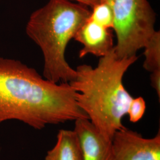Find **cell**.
Returning a JSON list of instances; mask_svg holds the SVG:
<instances>
[{
  "label": "cell",
  "mask_w": 160,
  "mask_h": 160,
  "mask_svg": "<svg viewBox=\"0 0 160 160\" xmlns=\"http://www.w3.org/2000/svg\"><path fill=\"white\" fill-rule=\"evenodd\" d=\"M151 84L157 92V94L160 98V69L155 70L151 72Z\"/></svg>",
  "instance_id": "cell-12"
},
{
  "label": "cell",
  "mask_w": 160,
  "mask_h": 160,
  "mask_svg": "<svg viewBox=\"0 0 160 160\" xmlns=\"http://www.w3.org/2000/svg\"><path fill=\"white\" fill-rule=\"evenodd\" d=\"M90 15L88 7L70 0H49L31 14L26 32L42 52L45 79L55 83L74 80L76 71L67 62L65 51Z\"/></svg>",
  "instance_id": "cell-3"
},
{
  "label": "cell",
  "mask_w": 160,
  "mask_h": 160,
  "mask_svg": "<svg viewBox=\"0 0 160 160\" xmlns=\"http://www.w3.org/2000/svg\"><path fill=\"white\" fill-rule=\"evenodd\" d=\"M112 145L114 160H160V131L145 138L125 127L115 132Z\"/></svg>",
  "instance_id": "cell-5"
},
{
  "label": "cell",
  "mask_w": 160,
  "mask_h": 160,
  "mask_svg": "<svg viewBox=\"0 0 160 160\" xmlns=\"http://www.w3.org/2000/svg\"><path fill=\"white\" fill-rule=\"evenodd\" d=\"M81 118L88 119L69 82H53L18 60L0 57V124L18 120L40 130Z\"/></svg>",
  "instance_id": "cell-1"
},
{
  "label": "cell",
  "mask_w": 160,
  "mask_h": 160,
  "mask_svg": "<svg viewBox=\"0 0 160 160\" xmlns=\"http://www.w3.org/2000/svg\"><path fill=\"white\" fill-rule=\"evenodd\" d=\"M138 59L137 55L119 58L113 49L100 57L95 68L87 64L78 66L74 80L69 82L79 108L109 139L125 128L122 120L128 114L133 97L123 86V78Z\"/></svg>",
  "instance_id": "cell-2"
},
{
  "label": "cell",
  "mask_w": 160,
  "mask_h": 160,
  "mask_svg": "<svg viewBox=\"0 0 160 160\" xmlns=\"http://www.w3.org/2000/svg\"><path fill=\"white\" fill-rule=\"evenodd\" d=\"M70 1H74L75 2H77L78 3H80L83 5L92 8L93 6L100 2L103 0H70Z\"/></svg>",
  "instance_id": "cell-13"
},
{
  "label": "cell",
  "mask_w": 160,
  "mask_h": 160,
  "mask_svg": "<svg viewBox=\"0 0 160 160\" xmlns=\"http://www.w3.org/2000/svg\"><path fill=\"white\" fill-rule=\"evenodd\" d=\"M111 8L119 58L136 56L155 32V13L147 0H103Z\"/></svg>",
  "instance_id": "cell-4"
},
{
  "label": "cell",
  "mask_w": 160,
  "mask_h": 160,
  "mask_svg": "<svg viewBox=\"0 0 160 160\" xmlns=\"http://www.w3.org/2000/svg\"><path fill=\"white\" fill-rule=\"evenodd\" d=\"M74 39L83 45L79 52L81 58L88 54L102 57L114 48L111 29L98 24L90 18L81 26Z\"/></svg>",
  "instance_id": "cell-7"
},
{
  "label": "cell",
  "mask_w": 160,
  "mask_h": 160,
  "mask_svg": "<svg viewBox=\"0 0 160 160\" xmlns=\"http://www.w3.org/2000/svg\"><path fill=\"white\" fill-rule=\"evenodd\" d=\"M83 160H114L112 140L105 137L87 118L75 120Z\"/></svg>",
  "instance_id": "cell-6"
},
{
  "label": "cell",
  "mask_w": 160,
  "mask_h": 160,
  "mask_svg": "<svg viewBox=\"0 0 160 160\" xmlns=\"http://www.w3.org/2000/svg\"><path fill=\"white\" fill-rule=\"evenodd\" d=\"M45 160H83L80 141L76 132L59 130L57 142L48 151Z\"/></svg>",
  "instance_id": "cell-8"
},
{
  "label": "cell",
  "mask_w": 160,
  "mask_h": 160,
  "mask_svg": "<svg viewBox=\"0 0 160 160\" xmlns=\"http://www.w3.org/2000/svg\"><path fill=\"white\" fill-rule=\"evenodd\" d=\"M143 48L145 49L143 68L150 72L160 69V31L155 30Z\"/></svg>",
  "instance_id": "cell-9"
},
{
  "label": "cell",
  "mask_w": 160,
  "mask_h": 160,
  "mask_svg": "<svg viewBox=\"0 0 160 160\" xmlns=\"http://www.w3.org/2000/svg\"><path fill=\"white\" fill-rule=\"evenodd\" d=\"M145 110L146 103L142 97L133 98L128 111L129 120L132 123H137L142 118Z\"/></svg>",
  "instance_id": "cell-11"
},
{
  "label": "cell",
  "mask_w": 160,
  "mask_h": 160,
  "mask_svg": "<svg viewBox=\"0 0 160 160\" xmlns=\"http://www.w3.org/2000/svg\"><path fill=\"white\" fill-rule=\"evenodd\" d=\"M90 19L108 29H113V14L110 6L104 1L92 8Z\"/></svg>",
  "instance_id": "cell-10"
}]
</instances>
